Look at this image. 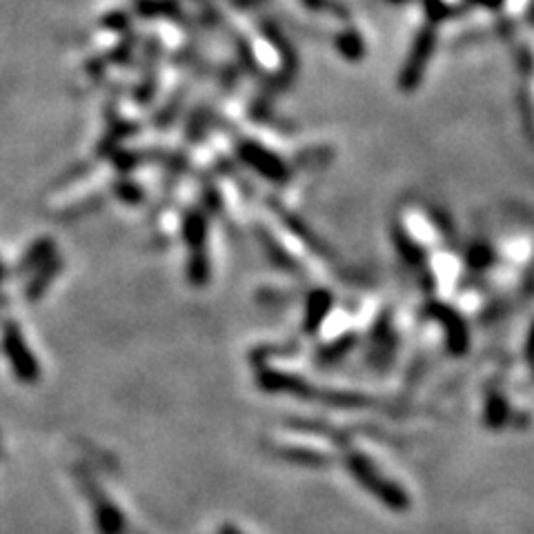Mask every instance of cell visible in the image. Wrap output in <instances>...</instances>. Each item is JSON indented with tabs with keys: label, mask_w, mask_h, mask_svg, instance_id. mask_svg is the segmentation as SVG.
Wrapping results in <instances>:
<instances>
[{
	"label": "cell",
	"mask_w": 534,
	"mask_h": 534,
	"mask_svg": "<svg viewBox=\"0 0 534 534\" xmlns=\"http://www.w3.org/2000/svg\"><path fill=\"white\" fill-rule=\"evenodd\" d=\"M220 534H240V532L236 530V528H232V526H223V528H220Z\"/></svg>",
	"instance_id": "cell-1"
}]
</instances>
